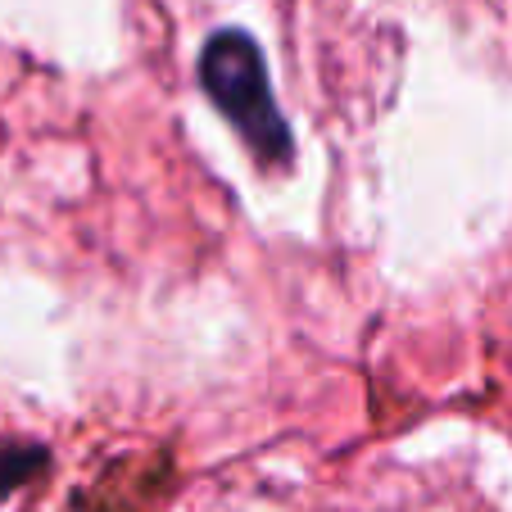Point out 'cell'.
<instances>
[{"label":"cell","instance_id":"6da1fadb","mask_svg":"<svg viewBox=\"0 0 512 512\" xmlns=\"http://www.w3.org/2000/svg\"><path fill=\"white\" fill-rule=\"evenodd\" d=\"M200 82L213 96V105L236 123V132L250 141V150L268 164L290 159V127L281 123L272 100L263 55L245 32H218L200 55Z\"/></svg>","mask_w":512,"mask_h":512}]
</instances>
